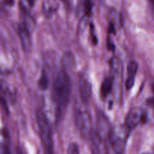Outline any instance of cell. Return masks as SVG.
Returning <instances> with one entry per match:
<instances>
[{"mask_svg": "<svg viewBox=\"0 0 154 154\" xmlns=\"http://www.w3.org/2000/svg\"><path fill=\"white\" fill-rule=\"evenodd\" d=\"M153 93H154V84L153 85ZM151 101H152V102H151V104H152V105H153V106H154V97H153V99H151Z\"/></svg>", "mask_w": 154, "mask_h": 154, "instance_id": "obj_20", "label": "cell"}, {"mask_svg": "<svg viewBox=\"0 0 154 154\" xmlns=\"http://www.w3.org/2000/svg\"><path fill=\"white\" fill-rule=\"evenodd\" d=\"M67 154H79V146L77 143H71L68 146Z\"/></svg>", "mask_w": 154, "mask_h": 154, "instance_id": "obj_13", "label": "cell"}, {"mask_svg": "<svg viewBox=\"0 0 154 154\" xmlns=\"http://www.w3.org/2000/svg\"><path fill=\"white\" fill-rule=\"evenodd\" d=\"M18 34L20 39L21 45L26 52H29L31 48V38H30L29 29L22 23L18 26Z\"/></svg>", "mask_w": 154, "mask_h": 154, "instance_id": "obj_7", "label": "cell"}, {"mask_svg": "<svg viewBox=\"0 0 154 154\" xmlns=\"http://www.w3.org/2000/svg\"><path fill=\"white\" fill-rule=\"evenodd\" d=\"M36 121L39 129L45 154H53V141L51 130L47 117L43 111L38 109L36 112Z\"/></svg>", "mask_w": 154, "mask_h": 154, "instance_id": "obj_2", "label": "cell"}, {"mask_svg": "<svg viewBox=\"0 0 154 154\" xmlns=\"http://www.w3.org/2000/svg\"><path fill=\"white\" fill-rule=\"evenodd\" d=\"M72 93L71 79L67 72L61 71L57 74L53 84L52 97L57 105V115L61 117L69 105Z\"/></svg>", "mask_w": 154, "mask_h": 154, "instance_id": "obj_1", "label": "cell"}, {"mask_svg": "<svg viewBox=\"0 0 154 154\" xmlns=\"http://www.w3.org/2000/svg\"><path fill=\"white\" fill-rule=\"evenodd\" d=\"M3 2L8 6H13L14 4V0H3Z\"/></svg>", "mask_w": 154, "mask_h": 154, "instance_id": "obj_16", "label": "cell"}, {"mask_svg": "<svg viewBox=\"0 0 154 154\" xmlns=\"http://www.w3.org/2000/svg\"><path fill=\"white\" fill-rule=\"evenodd\" d=\"M93 29H93V26L91 24V35H92V41H93V44H94V45H96V44H97V37H96V35H95V34L94 33H93Z\"/></svg>", "mask_w": 154, "mask_h": 154, "instance_id": "obj_15", "label": "cell"}, {"mask_svg": "<svg viewBox=\"0 0 154 154\" xmlns=\"http://www.w3.org/2000/svg\"><path fill=\"white\" fill-rule=\"evenodd\" d=\"M75 123L81 135L84 137L90 135L91 131V120L88 112L78 110L75 113Z\"/></svg>", "mask_w": 154, "mask_h": 154, "instance_id": "obj_4", "label": "cell"}, {"mask_svg": "<svg viewBox=\"0 0 154 154\" xmlns=\"http://www.w3.org/2000/svg\"><path fill=\"white\" fill-rule=\"evenodd\" d=\"M129 130L130 129H129L125 126H118L111 131L109 138L111 140L113 147L118 153H122L124 149Z\"/></svg>", "mask_w": 154, "mask_h": 154, "instance_id": "obj_3", "label": "cell"}, {"mask_svg": "<svg viewBox=\"0 0 154 154\" xmlns=\"http://www.w3.org/2000/svg\"><path fill=\"white\" fill-rule=\"evenodd\" d=\"M79 93L81 100L84 103H88L91 98L92 86L90 81L85 78H81L79 81Z\"/></svg>", "mask_w": 154, "mask_h": 154, "instance_id": "obj_8", "label": "cell"}, {"mask_svg": "<svg viewBox=\"0 0 154 154\" xmlns=\"http://www.w3.org/2000/svg\"><path fill=\"white\" fill-rule=\"evenodd\" d=\"M84 14L86 16L89 17L91 14L92 11V1L91 0H84Z\"/></svg>", "mask_w": 154, "mask_h": 154, "instance_id": "obj_14", "label": "cell"}, {"mask_svg": "<svg viewBox=\"0 0 154 154\" xmlns=\"http://www.w3.org/2000/svg\"><path fill=\"white\" fill-rule=\"evenodd\" d=\"M2 154H11L10 151H9V149L7 146H5L4 148H3V152Z\"/></svg>", "mask_w": 154, "mask_h": 154, "instance_id": "obj_18", "label": "cell"}, {"mask_svg": "<svg viewBox=\"0 0 154 154\" xmlns=\"http://www.w3.org/2000/svg\"><path fill=\"white\" fill-rule=\"evenodd\" d=\"M151 1H152V2H153L154 3V0H151Z\"/></svg>", "mask_w": 154, "mask_h": 154, "instance_id": "obj_21", "label": "cell"}, {"mask_svg": "<svg viewBox=\"0 0 154 154\" xmlns=\"http://www.w3.org/2000/svg\"><path fill=\"white\" fill-rule=\"evenodd\" d=\"M138 65L136 62L131 61L129 62L127 66V74L128 78L126 81V90H129L132 88L135 84V75L138 72Z\"/></svg>", "mask_w": 154, "mask_h": 154, "instance_id": "obj_9", "label": "cell"}, {"mask_svg": "<svg viewBox=\"0 0 154 154\" xmlns=\"http://www.w3.org/2000/svg\"><path fill=\"white\" fill-rule=\"evenodd\" d=\"M143 114L141 111L137 108H132L128 112L125 120V126L129 129H132L136 127L138 123H141Z\"/></svg>", "mask_w": 154, "mask_h": 154, "instance_id": "obj_6", "label": "cell"}, {"mask_svg": "<svg viewBox=\"0 0 154 154\" xmlns=\"http://www.w3.org/2000/svg\"><path fill=\"white\" fill-rule=\"evenodd\" d=\"M113 83H114V79L111 77H107L102 81V86L100 89V93L102 98L105 99L111 93V90H112Z\"/></svg>", "mask_w": 154, "mask_h": 154, "instance_id": "obj_11", "label": "cell"}, {"mask_svg": "<svg viewBox=\"0 0 154 154\" xmlns=\"http://www.w3.org/2000/svg\"><path fill=\"white\" fill-rule=\"evenodd\" d=\"M111 131L108 117L104 114V113H98L97 126H96V133L98 134V135L100 137L101 139H104L106 137H109Z\"/></svg>", "mask_w": 154, "mask_h": 154, "instance_id": "obj_5", "label": "cell"}, {"mask_svg": "<svg viewBox=\"0 0 154 154\" xmlns=\"http://www.w3.org/2000/svg\"><path fill=\"white\" fill-rule=\"evenodd\" d=\"M108 48L109 50H112V51H114V46L113 44H111V41H108Z\"/></svg>", "mask_w": 154, "mask_h": 154, "instance_id": "obj_17", "label": "cell"}, {"mask_svg": "<svg viewBox=\"0 0 154 154\" xmlns=\"http://www.w3.org/2000/svg\"><path fill=\"white\" fill-rule=\"evenodd\" d=\"M61 64L63 71L66 72L72 71L75 67V58L74 54L70 51H66L63 55Z\"/></svg>", "mask_w": 154, "mask_h": 154, "instance_id": "obj_10", "label": "cell"}, {"mask_svg": "<svg viewBox=\"0 0 154 154\" xmlns=\"http://www.w3.org/2000/svg\"><path fill=\"white\" fill-rule=\"evenodd\" d=\"M36 0H27V2H28L29 5L30 6H33L34 5L35 2Z\"/></svg>", "mask_w": 154, "mask_h": 154, "instance_id": "obj_19", "label": "cell"}, {"mask_svg": "<svg viewBox=\"0 0 154 154\" xmlns=\"http://www.w3.org/2000/svg\"><path fill=\"white\" fill-rule=\"evenodd\" d=\"M48 84H49V80L48 78V75H47L46 72L45 71H42L40 78L38 81V87L42 90H46L48 87Z\"/></svg>", "mask_w": 154, "mask_h": 154, "instance_id": "obj_12", "label": "cell"}]
</instances>
